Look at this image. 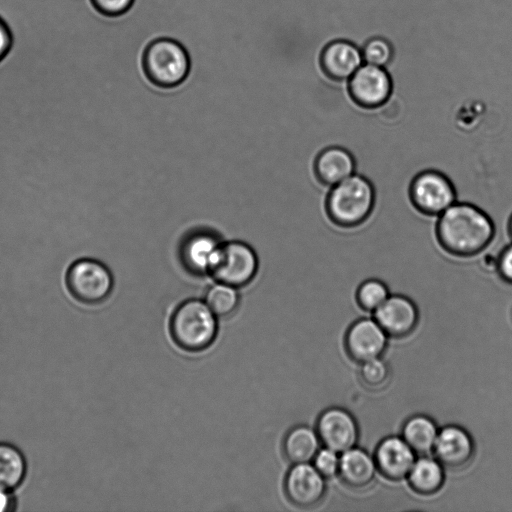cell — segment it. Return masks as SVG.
<instances>
[{"label":"cell","instance_id":"1","mask_svg":"<svg viewBox=\"0 0 512 512\" xmlns=\"http://www.w3.org/2000/svg\"><path fill=\"white\" fill-rule=\"evenodd\" d=\"M437 217V241L453 256L477 255L494 238L495 225L491 217L474 204L456 201Z\"/></svg>","mask_w":512,"mask_h":512},{"label":"cell","instance_id":"2","mask_svg":"<svg viewBox=\"0 0 512 512\" xmlns=\"http://www.w3.org/2000/svg\"><path fill=\"white\" fill-rule=\"evenodd\" d=\"M375 198L371 181L354 173L330 187L325 200V211L335 225L343 228L356 227L371 215Z\"/></svg>","mask_w":512,"mask_h":512},{"label":"cell","instance_id":"3","mask_svg":"<svg viewBox=\"0 0 512 512\" xmlns=\"http://www.w3.org/2000/svg\"><path fill=\"white\" fill-rule=\"evenodd\" d=\"M141 66L154 87L170 90L181 86L188 78L191 60L181 42L170 37H158L145 46Z\"/></svg>","mask_w":512,"mask_h":512},{"label":"cell","instance_id":"4","mask_svg":"<svg viewBox=\"0 0 512 512\" xmlns=\"http://www.w3.org/2000/svg\"><path fill=\"white\" fill-rule=\"evenodd\" d=\"M170 332L174 342L183 350L203 351L216 339L217 316L205 300L188 299L174 310L170 320Z\"/></svg>","mask_w":512,"mask_h":512},{"label":"cell","instance_id":"5","mask_svg":"<svg viewBox=\"0 0 512 512\" xmlns=\"http://www.w3.org/2000/svg\"><path fill=\"white\" fill-rule=\"evenodd\" d=\"M69 294L78 302L95 305L112 293L114 279L110 269L101 261L83 257L73 261L65 273Z\"/></svg>","mask_w":512,"mask_h":512},{"label":"cell","instance_id":"6","mask_svg":"<svg viewBox=\"0 0 512 512\" xmlns=\"http://www.w3.org/2000/svg\"><path fill=\"white\" fill-rule=\"evenodd\" d=\"M223 244L220 235L209 228L188 231L178 245L179 262L193 276L211 275Z\"/></svg>","mask_w":512,"mask_h":512},{"label":"cell","instance_id":"7","mask_svg":"<svg viewBox=\"0 0 512 512\" xmlns=\"http://www.w3.org/2000/svg\"><path fill=\"white\" fill-rule=\"evenodd\" d=\"M409 198L420 213L439 216L456 202L457 193L452 181L445 174L428 169L418 173L412 179Z\"/></svg>","mask_w":512,"mask_h":512},{"label":"cell","instance_id":"8","mask_svg":"<svg viewBox=\"0 0 512 512\" xmlns=\"http://www.w3.org/2000/svg\"><path fill=\"white\" fill-rule=\"evenodd\" d=\"M259 267L255 250L246 242H224L218 262L211 276L217 281L236 288L248 285Z\"/></svg>","mask_w":512,"mask_h":512},{"label":"cell","instance_id":"9","mask_svg":"<svg viewBox=\"0 0 512 512\" xmlns=\"http://www.w3.org/2000/svg\"><path fill=\"white\" fill-rule=\"evenodd\" d=\"M391 92V79L381 66L368 63L360 66L349 80L352 100L366 109L384 105L389 100Z\"/></svg>","mask_w":512,"mask_h":512},{"label":"cell","instance_id":"10","mask_svg":"<svg viewBox=\"0 0 512 512\" xmlns=\"http://www.w3.org/2000/svg\"><path fill=\"white\" fill-rule=\"evenodd\" d=\"M325 477L310 463L293 464L284 479L288 500L300 508L318 505L326 493Z\"/></svg>","mask_w":512,"mask_h":512},{"label":"cell","instance_id":"11","mask_svg":"<svg viewBox=\"0 0 512 512\" xmlns=\"http://www.w3.org/2000/svg\"><path fill=\"white\" fill-rule=\"evenodd\" d=\"M316 431L325 447L343 453L355 447L359 429L355 418L343 408L331 407L317 419Z\"/></svg>","mask_w":512,"mask_h":512},{"label":"cell","instance_id":"12","mask_svg":"<svg viewBox=\"0 0 512 512\" xmlns=\"http://www.w3.org/2000/svg\"><path fill=\"white\" fill-rule=\"evenodd\" d=\"M387 346V333L376 320L359 319L347 330L345 347L354 361L363 363L378 358Z\"/></svg>","mask_w":512,"mask_h":512},{"label":"cell","instance_id":"13","mask_svg":"<svg viewBox=\"0 0 512 512\" xmlns=\"http://www.w3.org/2000/svg\"><path fill=\"white\" fill-rule=\"evenodd\" d=\"M474 449L473 440L465 429L449 425L438 432L433 452L444 467L460 469L470 462Z\"/></svg>","mask_w":512,"mask_h":512},{"label":"cell","instance_id":"14","mask_svg":"<svg viewBox=\"0 0 512 512\" xmlns=\"http://www.w3.org/2000/svg\"><path fill=\"white\" fill-rule=\"evenodd\" d=\"M374 316L387 335L398 338L410 334L418 322L416 305L403 295H389Z\"/></svg>","mask_w":512,"mask_h":512},{"label":"cell","instance_id":"15","mask_svg":"<svg viewBox=\"0 0 512 512\" xmlns=\"http://www.w3.org/2000/svg\"><path fill=\"white\" fill-rule=\"evenodd\" d=\"M415 454L402 437L391 436L378 444L374 460L384 477L398 481L408 476L416 460Z\"/></svg>","mask_w":512,"mask_h":512},{"label":"cell","instance_id":"16","mask_svg":"<svg viewBox=\"0 0 512 512\" xmlns=\"http://www.w3.org/2000/svg\"><path fill=\"white\" fill-rule=\"evenodd\" d=\"M313 169L317 180L331 187L355 173L356 161L346 148L329 146L317 154Z\"/></svg>","mask_w":512,"mask_h":512},{"label":"cell","instance_id":"17","mask_svg":"<svg viewBox=\"0 0 512 512\" xmlns=\"http://www.w3.org/2000/svg\"><path fill=\"white\" fill-rule=\"evenodd\" d=\"M362 55L351 43L335 41L322 51L320 64L323 72L335 80L350 78L361 66Z\"/></svg>","mask_w":512,"mask_h":512},{"label":"cell","instance_id":"18","mask_svg":"<svg viewBox=\"0 0 512 512\" xmlns=\"http://www.w3.org/2000/svg\"><path fill=\"white\" fill-rule=\"evenodd\" d=\"M376 470L374 457L363 449L353 447L340 455L338 475L352 489H365L371 485Z\"/></svg>","mask_w":512,"mask_h":512},{"label":"cell","instance_id":"19","mask_svg":"<svg viewBox=\"0 0 512 512\" xmlns=\"http://www.w3.org/2000/svg\"><path fill=\"white\" fill-rule=\"evenodd\" d=\"M320 444L316 430L306 425H297L286 433L282 450L292 464L310 463L319 451Z\"/></svg>","mask_w":512,"mask_h":512},{"label":"cell","instance_id":"20","mask_svg":"<svg viewBox=\"0 0 512 512\" xmlns=\"http://www.w3.org/2000/svg\"><path fill=\"white\" fill-rule=\"evenodd\" d=\"M443 467L436 458L422 455L415 460L407 476L411 488L422 495L434 494L444 483Z\"/></svg>","mask_w":512,"mask_h":512},{"label":"cell","instance_id":"21","mask_svg":"<svg viewBox=\"0 0 512 512\" xmlns=\"http://www.w3.org/2000/svg\"><path fill=\"white\" fill-rule=\"evenodd\" d=\"M438 432L430 417L414 415L404 423L402 438L416 454L427 455L433 451Z\"/></svg>","mask_w":512,"mask_h":512},{"label":"cell","instance_id":"22","mask_svg":"<svg viewBox=\"0 0 512 512\" xmlns=\"http://www.w3.org/2000/svg\"><path fill=\"white\" fill-rule=\"evenodd\" d=\"M26 472L23 453L12 444L0 442V487L13 491L22 484Z\"/></svg>","mask_w":512,"mask_h":512},{"label":"cell","instance_id":"23","mask_svg":"<svg viewBox=\"0 0 512 512\" xmlns=\"http://www.w3.org/2000/svg\"><path fill=\"white\" fill-rule=\"evenodd\" d=\"M205 302L217 317L226 318L237 310L240 296L236 287L217 282L208 288Z\"/></svg>","mask_w":512,"mask_h":512},{"label":"cell","instance_id":"24","mask_svg":"<svg viewBox=\"0 0 512 512\" xmlns=\"http://www.w3.org/2000/svg\"><path fill=\"white\" fill-rule=\"evenodd\" d=\"M388 297L386 284L375 278L363 281L356 291L357 303L362 309L370 312H375Z\"/></svg>","mask_w":512,"mask_h":512},{"label":"cell","instance_id":"25","mask_svg":"<svg viewBox=\"0 0 512 512\" xmlns=\"http://www.w3.org/2000/svg\"><path fill=\"white\" fill-rule=\"evenodd\" d=\"M360 378L363 384L372 389L384 386L390 376V370L380 357L361 363Z\"/></svg>","mask_w":512,"mask_h":512},{"label":"cell","instance_id":"26","mask_svg":"<svg viewBox=\"0 0 512 512\" xmlns=\"http://www.w3.org/2000/svg\"><path fill=\"white\" fill-rule=\"evenodd\" d=\"M314 467L325 478H332L338 474L340 456L338 452L327 448H320L312 460Z\"/></svg>","mask_w":512,"mask_h":512},{"label":"cell","instance_id":"27","mask_svg":"<svg viewBox=\"0 0 512 512\" xmlns=\"http://www.w3.org/2000/svg\"><path fill=\"white\" fill-rule=\"evenodd\" d=\"M391 47L387 41L381 38L370 40L364 48L363 57L368 64L383 66L391 58Z\"/></svg>","mask_w":512,"mask_h":512},{"label":"cell","instance_id":"28","mask_svg":"<svg viewBox=\"0 0 512 512\" xmlns=\"http://www.w3.org/2000/svg\"><path fill=\"white\" fill-rule=\"evenodd\" d=\"M135 0H89L92 8L106 18H117L126 14Z\"/></svg>","mask_w":512,"mask_h":512},{"label":"cell","instance_id":"29","mask_svg":"<svg viewBox=\"0 0 512 512\" xmlns=\"http://www.w3.org/2000/svg\"><path fill=\"white\" fill-rule=\"evenodd\" d=\"M496 271L502 280L512 284V243L505 246L498 254Z\"/></svg>","mask_w":512,"mask_h":512},{"label":"cell","instance_id":"30","mask_svg":"<svg viewBox=\"0 0 512 512\" xmlns=\"http://www.w3.org/2000/svg\"><path fill=\"white\" fill-rule=\"evenodd\" d=\"M13 46V34L7 22L0 16V63L6 58Z\"/></svg>","mask_w":512,"mask_h":512},{"label":"cell","instance_id":"31","mask_svg":"<svg viewBox=\"0 0 512 512\" xmlns=\"http://www.w3.org/2000/svg\"><path fill=\"white\" fill-rule=\"evenodd\" d=\"M16 505V499L12 491L0 487V512L13 511Z\"/></svg>","mask_w":512,"mask_h":512},{"label":"cell","instance_id":"32","mask_svg":"<svg viewBox=\"0 0 512 512\" xmlns=\"http://www.w3.org/2000/svg\"><path fill=\"white\" fill-rule=\"evenodd\" d=\"M508 231H509V235L512 239V214H511V216L509 218V222H508Z\"/></svg>","mask_w":512,"mask_h":512}]
</instances>
